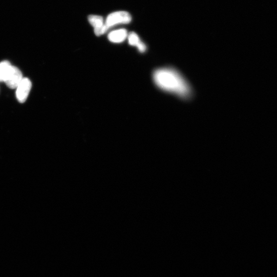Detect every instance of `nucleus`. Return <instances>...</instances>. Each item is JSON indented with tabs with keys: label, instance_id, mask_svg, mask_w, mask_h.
<instances>
[{
	"label": "nucleus",
	"instance_id": "5",
	"mask_svg": "<svg viewBox=\"0 0 277 277\" xmlns=\"http://www.w3.org/2000/svg\"><path fill=\"white\" fill-rule=\"evenodd\" d=\"M23 79V75L20 70L15 66H12L5 83L9 88L16 89Z\"/></svg>",
	"mask_w": 277,
	"mask_h": 277
},
{
	"label": "nucleus",
	"instance_id": "3",
	"mask_svg": "<svg viewBox=\"0 0 277 277\" xmlns=\"http://www.w3.org/2000/svg\"><path fill=\"white\" fill-rule=\"evenodd\" d=\"M32 83L30 80L27 78H23L16 88V97L18 102L23 103L26 101Z\"/></svg>",
	"mask_w": 277,
	"mask_h": 277
},
{
	"label": "nucleus",
	"instance_id": "7",
	"mask_svg": "<svg viewBox=\"0 0 277 277\" xmlns=\"http://www.w3.org/2000/svg\"><path fill=\"white\" fill-rule=\"evenodd\" d=\"M128 43L132 46H136L141 52H144L146 49L145 44L140 39L138 35L134 32H131L127 36Z\"/></svg>",
	"mask_w": 277,
	"mask_h": 277
},
{
	"label": "nucleus",
	"instance_id": "6",
	"mask_svg": "<svg viewBox=\"0 0 277 277\" xmlns=\"http://www.w3.org/2000/svg\"><path fill=\"white\" fill-rule=\"evenodd\" d=\"M127 36V30L122 28L110 32L108 35V39L113 43H120L123 42Z\"/></svg>",
	"mask_w": 277,
	"mask_h": 277
},
{
	"label": "nucleus",
	"instance_id": "2",
	"mask_svg": "<svg viewBox=\"0 0 277 277\" xmlns=\"http://www.w3.org/2000/svg\"><path fill=\"white\" fill-rule=\"evenodd\" d=\"M132 21L130 14L125 11H119L109 14L106 19L105 24L109 29L119 24H128Z\"/></svg>",
	"mask_w": 277,
	"mask_h": 277
},
{
	"label": "nucleus",
	"instance_id": "4",
	"mask_svg": "<svg viewBox=\"0 0 277 277\" xmlns=\"http://www.w3.org/2000/svg\"><path fill=\"white\" fill-rule=\"evenodd\" d=\"M88 20L89 23L94 27L95 33L97 36L105 33L109 29L101 16L90 15L88 17Z\"/></svg>",
	"mask_w": 277,
	"mask_h": 277
},
{
	"label": "nucleus",
	"instance_id": "1",
	"mask_svg": "<svg viewBox=\"0 0 277 277\" xmlns=\"http://www.w3.org/2000/svg\"><path fill=\"white\" fill-rule=\"evenodd\" d=\"M153 79L157 86L165 91L184 99L191 96L192 89L189 83L180 72L173 68L157 69L153 74Z\"/></svg>",
	"mask_w": 277,
	"mask_h": 277
},
{
	"label": "nucleus",
	"instance_id": "8",
	"mask_svg": "<svg viewBox=\"0 0 277 277\" xmlns=\"http://www.w3.org/2000/svg\"><path fill=\"white\" fill-rule=\"evenodd\" d=\"M12 66L8 61L0 62V82H5L11 70Z\"/></svg>",
	"mask_w": 277,
	"mask_h": 277
}]
</instances>
